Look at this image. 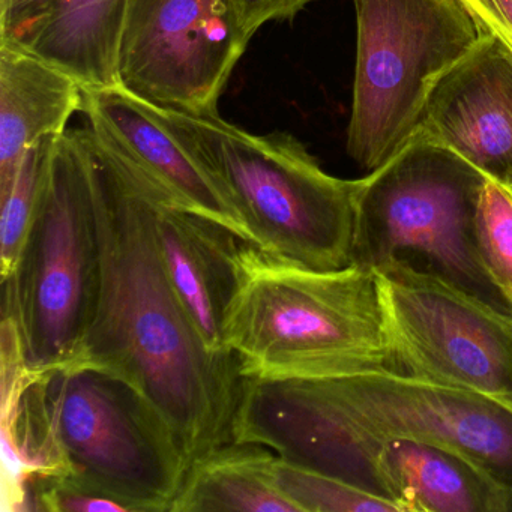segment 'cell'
<instances>
[{
	"instance_id": "cell-1",
	"label": "cell",
	"mask_w": 512,
	"mask_h": 512,
	"mask_svg": "<svg viewBox=\"0 0 512 512\" xmlns=\"http://www.w3.org/2000/svg\"><path fill=\"white\" fill-rule=\"evenodd\" d=\"M88 136L100 287L94 320L73 364L130 383L166 422L191 466L232 442L244 377L235 356L209 352L176 296L145 188L89 130Z\"/></svg>"
},
{
	"instance_id": "cell-2",
	"label": "cell",
	"mask_w": 512,
	"mask_h": 512,
	"mask_svg": "<svg viewBox=\"0 0 512 512\" xmlns=\"http://www.w3.org/2000/svg\"><path fill=\"white\" fill-rule=\"evenodd\" d=\"M4 500L19 508L38 476L61 479L124 505L170 512L187 457L154 407L125 380L70 364L26 367L2 346Z\"/></svg>"
},
{
	"instance_id": "cell-3",
	"label": "cell",
	"mask_w": 512,
	"mask_h": 512,
	"mask_svg": "<svg viewBox=\"0 0 512 512\" xmlns=\"http://www.w3.org/2000/svg\"><path fill=\"white\" fill-rule=\"evenodd\" d=\"M232 436L344 479L380 443H431L469 458L512 493L511 410L391 370L328 379L244 377Z\"/></svg>"
},
{
	"instance_id": "cell-4",
	"label": "cell",
	"mask_w": 512,
	"mask_h": 512,
	"mask_svg": "<svg viewBox=\"0 0 512 512\" xmlns=\"http://www.w3.org/2000/svg\"><path fill=\"white\" fill-rule=\"evenodd\" d=\"M223 323L242 377L328 379L389 370L374 271H317L239 239Z\"/></svg>"
},
{
	"instance_id": "cell-5",
	"label": "cell",
	"mask_w": 512,
	"mask_h": 512,
	"mask_svg": "<svg viewBox=\"0 0 512 512\" xmlns=\"http://www.w3.org/2000/svg\"><path fill=\"white\" fill-rule=\"evenodd\" d=\"M155 107L227 191L256 247L317 271L352 265L364 178L329 175L292 134L257 136L220 115Z\"/></svg>"
},
{
	"instance_id": "cell-6",
	"label": "cell",
	"mask_w": 512,
	"mask_h": 512,
	"mask_svg": "<svg viewBox=\"0 0 512 512\" xmlns=\"http://www.w3.org/2000/svg\"><path fill=\"white\" fill-rule=\"evenodd\" d=\"M4 284L2 317L14 323L26 367L73 364L94 320L100 247L88 130L56 136L16 269Z\"/></svg>"
},
{
	"instance_id": "cell-7",
	"label": "cell",
	"mask_w": 512,
	"mask_h": 512,
	"mask_svg": "<svg viewBox=\"0 0 512 512\" xmlns=\"http://www.w3.org/2000/svg\"><path fill=\"white\" fill-rule=\"evenodd\" d=\"M353 263L374 269L421 257L427 269L512 311L476 250L475 217L487 176L451 149L415 134L388 163L365 176Z\"/></svg>"
},
{
	"instance_id": "cell-8",
	"label": "cell",
	"mask_w": 512,
	"mask_h": 512,
	"mask_svg": "<svg viewBox=\"0 0 512 512\" xmlns=\"http://www.w3.org/2000/svg\"><path fill=\"white\" fill-rule=\"evenodd\" d=\"M356 67L347 154L368 172L418 133L428 97L479 40L460 0H353Z\"/></svg>"
},
{
	"instance_id": "cell-9",
	"label": "cell",
	"mask_w": 512,
	"mask_h": 512,
	"mask_svg": "<svg viewBox=\"0 0 512 512\" xmlns=\"http://www.w3.org/2000/svg\"><path fill=\"white\" fill-rule=\"evenodd\" d=\"M373 271L389 370L482 395L512 412V311L409 260Z\"/></svg>"
},
{
	"instance_id": "cell-10",
	"label": "cell",
	"mask_w": 512,
	"mask_h": 512,
	"mask_svg": "<svg viewBox=\"0 0 512 512\" xmlns=\"http://www.w3.org/2000/svg\"><path fill=\"white\" fill-rule=\"evenodd\" d=\"M250 41L233 0H130L119 83L154 106L218 115Z\"/></svg>"
},
{
	"instance_id": "cell-11",
	"label": "cell",
	"mask_w": 512,
	"mask_h": 512,
	"mask_svg": "<svg viewBox=\"0 0 512 512\" xmlns=\"http://www.w3.org/2000/svg\"><path fill=\"white\" fill-rule=\"evenodd\" d=\"M82 113L95 140L155 193L253 244L227 191L194 160L154 104L116 86L85 91Z\"/></svg>"
},
{
	"instance_id": "cell-12",
	"label": "cell",
	"mask_w": 512,
	"mask_h": 512,
	"mask_svg": "<svg viewBox=\"0 0 512 512\" xmlns=\"http://www.w3.org/2000/svg\"><path fill=\"white\" fill-rule=\"evenodd\" d=\"M416 134L511 188L512 53L496 38L479 35L434 86Z\"/></svg>"
},
{
	"instance_id": "cell-13",
	"label": "cell",
	"mask_w": 512,
	"mask_h": 512,
	"mask_svg": "<svg viewBox=\"0 0 512 512\" xmlns=\"http://www.w3.org/2000/svg\"><path fill=\"white\" fill-rule=\"evenodd\" d=\"M347 479L388 497L400 512H508V491L469 458L431 443H380L353 463Z\"/></svg>"
},
{
	"instance_id": "cell-14",
	"label": "cell",
	"mask_w": 512,
	"mask_h": 512,
	"mask_svg": "<svg viewBox=\"0 0 512 512\" xmlns=\"http://www.w3.org/2000/svg\"><path fill=\"white\" fill-rule=\"evenodd\" d=\"M140 184L148 193L158 248L176 296L209 352L233 356L224 346L223 323L235 287L233 256L241 238Z\"/></svg>"
},
{
	"instance_id": "cell-15",
	"label": "cell",
	"mask_w": 512,
	"mask_h": 512,
	"mask_svg": "<svg viewBox=\"0 0 512 512\" xmlns=\"http://www.w3.org/2000/svg\"><path fill=\"white\" fill-rule=\"evenodd\" d=\"M85 91L64 71L16 44L0 43V187L25 152L68 130Z\"/></svg>"
},
{
	"instance_id": "cell-16",
	"label": "cell",
	"mask_w": 512,
	"mask_h": 512,
	"mask_svg": "<svg viewBox=\"0 0 512 512\" xmlns=\"http://www.w3.org/2000/svg\"><path fill=\"white\" fill-rule=\"evenodd\" d=\"M130 0H55L16 46L73 77L83 91L121 86L119 46Z\"/></svg>"
},
{
	"instance_id": "cell-17",
	"label": "cell",
	"mask_w": 512,
	"mask_h": 512,
	"mask_svg": "<svg viewBox=\"0 0 512 512\" xmlns=\"http://www.w3.org/2000/svg\"><path fill=\"white\" fill-rule=\"evenodd\" d=\"M277 454L259 443H224L197 458L170 512H298L274 481Z\"/></svg>"
},
{
	"instance_id": "cell-18",
	"label": "cell",
	"mask_w": 512,
	"mask_h": 512,
	"mask_svg": "<svg viewBox=\"0 0 512 512\" xmlns=\"http://www.w3.org/2000/svg\"><path fill=\"white\" fill-rule=\"evenodd\" d=\"M274 481L298 512H400L377 491L322 470L275 458Z\"/></svg>"
},
{
	"instance_id": "cell-19",
	"label": "cell",
	"mask_w": 512,
	"mask_h": 512,
	"mask_svg": "<svg viewBox=\"0 0 512 512\" xmlns=\"http://www.w3.org/2000/svg\"><path fill=\"white\" fill-rule=\"evenodd\" d=\"M61 136V134H59ZM56 136L47 137L29 148L20 160L13 178L0 187V263L2 280L16 269L28 238L40 188L41 173Z\"/></svg>"
},
{
	"instance_id": "cell-20",
	"label": "cell",
	"mask_w": 512,
	"mask_h": 512,
	"mask_svg": "<svg viewBox=\"0 0 512 512\" xmlns=\"http://www.w3.org/2000/svg\"><path fill=\"white\" fill-rule=\"evenodd\" d=\"M475 241L488 278L512 310V193L491 179L479 196Z\"/></svg>"
},
{
	"instance_id": "cell-21",
	"label": "cell",
	"mask_w": 512,
	"mask_h": 512,
	"mask_svg": "<svg viewBox=\"0 0 512 512\" xmlns=\"http://www.w3.org/2000/svg\"><path fill=\"white\" fill-rule=\"evenodd\" d=\"M25 509L46 512H128L116 500L49 476H38L29 482Z\"/></svg>"
},
{
	"instance_id": "cell-22",
	"label": "cell",
	"mask_w": 512,
	"mask_h": 512,
	"mask_svg": "<svg viewBox=\"0 0 512 512\" xmlns=\"http://www.w3.org/2000/svg\"><path fill=\"white\" fill-rule=\"evenodd\" d=\"M316 0H233L242 28L253 40L269 22H290Z\"/></svg>"
},
{
	"instance_id": "cell-23",
	"label": "cell",
	"mask_w": 512,
	"mask_h": 512,
	"mask_svg": "<svg viewBox=\"0 0 512 512\" xmlns=\"http://www.w3.org/2000/svg\"><path fill=\"white\" fill-rule=\"evenodd\" d=\"M478 28L512 53V0H460Z\"/></svg>"
},
{
	"instance_id": "cell-24",
	"label": "cell",
	"mask_w": 512,
	"mask_h": 512,
	"mask_svg": "<svg viewBox=\"0 0 512 512\" xmlns=\"http://www.w3.org/2000/svg\"><path fill=\"white\" fill-rule=\"evenodd\" d=\"M55 0H0V43H14L34 26Z\"/></svg>"
},
{
	"instance_id": "cell-25",
	"label": "cell",
	"mask_w": 512,
	"mask_h": 512,
	"mask_svg": "<svg viewBox=\"0 0 512 512\" xmlns=\"http://www.w3.org/2000/svg\"><path fill=\"white\" fill-rule=\"evenodd\" d=\"M512 511V493H509V499H508V512Z\"/></svg>"
},
{
	"instance_id": "cell-26",
	"label": "cell",
	"mask_w": 512,
	"mask_h": 512,
	"mask_svg": "<svg viewBox=\"0 0 512 512\" xmlns=\"http://www.w3.org/2000/svg\"><path fill=\"white\" fill-rule=\"evenodd\" d=\"M509 190H511V193H512V187H511V188H509Z\"/></svg>"
}]
</instances>
